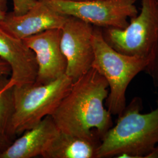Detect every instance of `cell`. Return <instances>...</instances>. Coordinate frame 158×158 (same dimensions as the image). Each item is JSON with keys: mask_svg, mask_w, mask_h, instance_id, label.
Listing matches in <instances>:
<instances>
[{"mask_svg": "<svg viewBox=\"0 0 158 158\" xmlns=\"http://www.w3.org/2000/svg\"><path fill=\"white\" fill-rule=\"evenodd\" d=\"M142 109L141 98H133L102 138L96 158H144L151 152L158 144V99L151 112Z\"/></svg>", "mask_w": 158, "mask_h": 158, "instance_id": "cell-2", "label": "cell"}, {"mask_svg": "<svg viewBox=\"0 0 158 158\" xmlns=\"http://www.w3.org/2000/svg\"><path fill=\"white\" fill-rule=\"evenodd\" d=\"M69 16L52 9L42 0L26 12L17 15L12 11L6 13L0 21V25L14 36L23 40L52 29H61Z\"/></svg>", "mask_w": 158, "mask_h": 158, "instance_id": "cell-9", "label": "cell"}, {"mask_svg": "<svg viewBox=\"0 0 158 158\" xmlns=\"http://www.w3.org/2000/svg\"><path fill=\"white\" fill-rule=\"evenodd\" d=\"M73 82L64 74L48 84L34 82L14 87V110L6 135L13 139L51 115Z\"/></svg>", "mask_w": 158, "mask_h": 158, "instance_id": "cell-4", "label": "cell"}, {"mask_svg": "<svg viewBox=\"0 0 158 158\" xmlns=\"http://www.w3.org/2000/svg\"><path fill=\"white\" fill-rule=\"evenodd\" d=\"M141 8L124 29L102 28L113 49L131 56L149 57L158 43L157 0H141Z\"/></svg>", "mask_w": 158, "mask_h": 158, "instance_id": "cell-5", "label": "cell"}, {"mask_svg": "<svg viewBox=\"0 0 158 158\" xmlns=\"http://www.w3.org/2000/svg\"><path fill=\"white\" fill-rule=\"evenodd\" d=\"M6 14V2H0V21L3 19Z\"/></svg>", "mask_w": 158, "mask_h": 158, "instance_id": "cell-18", "label": "cell"}, {"mask_svg": "<svg viewBox=\"0 0 158 158\" xmlns=\"http://www.w3.org/2000/svg\"><path fill=\"white\" fill-rule=\"evenodd\" d=\"M58 130L51 115L47 116L32 128L25 131L21 136L4 151L0 158H33L45 152Z\"/></svg>", "mask_w": 158, "mask_h": 158, "instance_id": "cell-11", "label": "cell"}, {"mask_svg": "<svg viewBox=\"0 0 158 158\" xmlns=\"http://www.w3.org/2000/svg\"><path fill=\"white\" fill-rule=\"evenodd\" d=\"M100 143L59 131L47 147L44 158H96Z\"/></svg>", "mask_w": 158, "mask_h": 158, "instance_id": "cell-12", "label": "cell"}, {"mask_svg": "<svg viewBox=\"0 0 158 158\" xmlns=\"http://www.w3.org/2000/svg\"><path fill=\"white\" fill-rule=\"evenodd\" d=\"M93 31L92 25L70 16L61 28L60 47L67 62L66 74L73 81L92 68Z\"/></svg>", "mask_w": 158, "mask_h": 158, "instance_id": "cell-7", "label": "cell"}, {"mask_svg": "<svg viewBox=\"0 0 158 158\" xmlns=\"http://www.w3.org/2000/svg\"><path fill=\"white\" fill-rule=\"evenodd\" d=\"M157 1H158V0H157Z\"/></svg>", "mask_w": 158, "mask_h": 158, "instance_id": "cell-22", "label": "cell"}, {"mask_svg": "<svg viewBox=\"0 0 158 158\" xmlns=\"http://www.w3.org/2000/svg\"><path fill=\"white\" fill-rule=\"evenodd\" d=\"M8 76H0V134L6 135L14 110L13 87L3 90L9 81Z\"/></svg>", "mask_w": 158, "mask_h": 158, "instance_id": "cell-13", "label": "cell"}, {"mask_svg": "<svg viewBox=\"0 0 158 158\" xmlns=\"http://www.w3.org/2000/svg\"><path fill=\"white\" fill-rule=\"evenodd\" d=\"M76 1H94V0H73Z\"/></svg>", "mask_w": 158, "mask_h": 158, "instance_id": "cell-20", "label": "cell"}, {"mask_svg": "<svg viewBox=\"0 0 158 158\" xmlns=\"http://www.w3.org/2000/svg\"><path fill=\"white\" fill-rule=\"evenodd\" d=\"M12 142V139L6 134H0V152L4 151L9 147Z\"/></svg>", "mask_w": 158, "mask_h": 158, "instance_id": "cell-16", "label": "cell"}, {"mask_svg": "<svg viewBox=\"0 0 158 158\" xmlns=\"http://www.w3.org/2000/svg\"><path fill=\"white\" fill-rule=\"evenodd\" d=\"M144 158H158V145L155 147Z\"/></svg>", "mask_w": 158, "mask_h": 158, "instance_id": "cell-19", "label": "cell"}, {"mask_svg": "<svg viewBox=\"0 0 158 158\" xmlns=\"http://www.w3.org/2000/svg\"><path fill=\"white\" fill-rule=\"evenodd\" d=\"M60 37L61 29H52L23 40L35 56L36 83L48 84L66 74L67 62L61 49Z\"/></svg>", "mask_w": 158, "mask_h": 158, "instance_id": "cell-8", "label": "cell"}, {"mask_svg": "<svg viewBox=\"0 0 158 158\" xmlns=\"http://www.w3.org/2000/svg\"><path fill=\"white\" fill-rule=\"evenodd\" d=\"M37 0H12L14 11L17 12H23L27 11L34 6Z\"/></svg>", "mask_w": 158, "mask_h": 158, "instance_id": "cell-15", "label": "cell"}, {"mask_svg": "<svg viewBox=\"0 0 158 158\" xmlns=\"http://www.w3.org/2000/svg\"><path fill=\"white\" fill-rule=\"evenodd\" d=\"M0 58L11 68V76L4 90L34 83L38 66L34 52L23 40L14 36L0 25Z\"/></svg>", "mask_w": 158, "mask_h": 158, "instance_id": "cell-10", "label": "cell"}, {"mask_svg": "<svg viewBox=\"0 0 158 158\" xmlns=\"http://www.w3.org/2000/svg\"><path fill=\"white\" fill-rule=\"evenodd\" d=\"M11 73V70L10 65L0 58V76H9Z\"/></svg>", "mask_w": 158, "mask_h": 158, "instance_id": "cell-17", "label": "cell"}, {"mask_svg": "<svg viewBox=\"0 0 158 158\" xmlns=\"http://www.w3.org/2000/svg\"><path fill=\"white\" fill-rule=\"evenodd\" d=\"M7 0H0V2H6V3Z\"/></svg>", "mask_w": 158, "mask_h": 158, "instance_id": "cell-21", "label": "cell"}, {"mask_svg": "<svg viewBox=\"0 0 158 158\" xmlns=\"http://www.w3.org/2000/svg\"><path fill=\"white\" fill-rule=\"evenodd\" d=\"M92 68L106 79L109 93L106 100L111 115H118L127 106L126 92L136 76L143 72L149 57L131 56L115 51L105 40L101 28L94 27Z\"/></svg>", "mask_w": 158, "mask_h": 158, "instance_id": "cell-3", "label": "cell"}, {"mask_svg": "<svg viewBox=\"0 0 158 158\" xmlns=\"http://www.w3.org/2000/svg\"><path fill=\"white\" fill-rule=\"evenodd\" d=\"M109 93L106 79L95 69L73 82L51 116L58 130L98 143L113 126L104 107Z\"/></svg>", "mask_w": 158, "mask_h": 158, "instance_id": "cell-1", "label": "cell"}, {"mask_svg": "<svg viewBox=\"0 0 158 158\" xmlns=\"http://www.w3.org/2000/svg\"><path fill=\"white\" fill-rule=\"evenodd\" d=\"M63 15L74 17L101 28L124 29L138 14L137 0H42Z\"/></svg>", "mask_w": 158, "mask_h": 158, "instance_id": "cell-6", "label": "cell"}, {"mask_svg": "<svg viewBox=\"0 0 158 158\" xmlns=\"http://www.w3.org/2000/svg\"><path fill=\"white\" fill-rule=\"evenodd\" d=\"M143 72L149 76L153 85L158 87V43Z\"/></svg>", "mask_w": 158, "mask_h": 158, "instance_id": "cell-14", "label": "cell"}]
</instances>
